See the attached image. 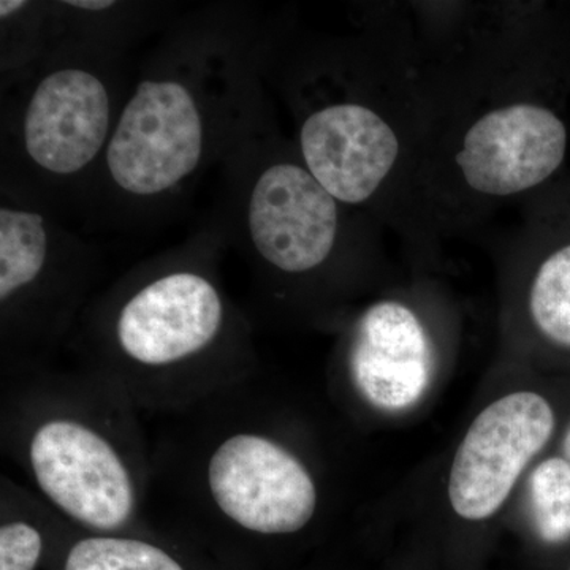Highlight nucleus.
Segmentation results:
<instances>
[{"label":"nucleus","instance_id":"f257e3e1","mask_svg":"<svg viewBox=\"0 0 570 570\" xmlns=\"http://www.w3.org/2000/svg\"><path fill=\"white\" fill-rule=\"evenodd\" d=\"M134 403L102 374L11 390L2 444L33 490L73 527L129 531L148 487Z\"/></svg>","mask_w":570,"mask_h":570},{"label":"nucleus","instance_id":"f03ea898","mask_svg":"<svg viewBox=\"0 0 570 570\" xmlns=\"http://www.w3.org/2000/svg\"><path fill=\"white\" fill-rule=\"evenodd\" d=\"M97 373L134 406L178 409L217 395L245 373L219 285L197 269H171L135 285L104 330Z\"/></svg>","mask_w":570,"mask_h":570},{"label":"nucleus","instance_id":"7ed1b4c3","mask_svg":"<svg viewBox=\"0 0 570 570\" xmlns=\"http://www.w3.org/2000/svg\"><path fill=\"white\" fill-rule=\"evenodd\" d=\"M197 483L214 519L246 534H295L317 512L316 480L306 464L249 423L225 428L206 445Z\"/></svg>","mask_w":570,"mask_h":570},{"label":"nucleus","instance_id":"20e7f679","mask_svg":"<svg viewBox=\"0 0 570 570\" xmlns=\"http://www.w3.org/2000/svg\"><path fill=\"white\" fill-rule=\"evenodd\" d=\"M208 119L200 96L175 77L137 86L108 141V174L122 193L157 197L194 174L205 156Z\"/></svg>","mask_w":570,"mask_h":570},{"label":"nucleus","instance_id":"39448f33","mask_svg":"<svg viewBox=\"0 0 570 570\" xmlns=\"http://www.w3.org/2000/svg\"><path fill=\"white\" fill-rule=\"evenodd\" d=\"M568 141L564 121L546 105L505 100L468 124L452 159L469 193L519 197L560 170Z\"/></svg>","mask_w":570,"mask_h":570},{"label":"nucleus","instance_id":"423d86ee","mask_svg":"<svg viewBox=\"0 0 570 570\" xmlns=\"http://www.w3.org/2000/svg\"><path fill=\"white\" fill-rule=\"evenodd\" d=\"M553 430V411L538 393H510L483 409L461 441L450 471V504L461 519L493 517Z\"/></svg>","mask_w":570,"mask_h":570},{"label":"nucleus","instance_id":"0eeeda50","mask_svg":"<svg viewBox=\"0 0 570 570\" xmlns=\"http://www.w3.org/2000/svg\"><path fill=\"white\" fill-rule=\"evenodd\" d=\"M343 205L302 160H277L255 179L247 228L255 253L281 275L317 272L335 254Z\"/></svg>","mask_w":570,"mask_h":570},{"label":"nucleus","instance_id":"6e6552de","mask_svg":"<svg viewBox=\"0 0 570 570\" xmlns=\"http://www.w3.org/2000/svg\"><path fill=\"white\" fill-rule=\"evenodd\" d=\"M302 163L343 206L376 198L401 165L395 124L373 105L336 100L316 108L299 126Z\"/></svg>","mask_w":570,"mask_h":570},{"label":"nucleus","instance_id":"1a4fd4ad","mask_svg":"<svg viewBox=\"0 0 570 570\" xmlns=\"http://www.w3.org/2000/svg\"><path fill=\"white\" fill-rule=\"evenodd\" d=\"M434 346L419 314L400 299L367 306L352 326L347 370L352 385L371 406L403 411L430 385Z\"/></svg>","mask_w":570,"mask_h":570},{"label":"nucleus","instance_id":"9d476101","mask_svg":"<svg viewBox=\"0 0 570 570\" xmlns=\"http://www.w3.org/2000/svg\"><path fill=\"white\" fill-rule=\"evenodd\" d=\"M111 99L92 71L67 67L37 86L22 119L26 154L51 175L78 174L111 137Z\"/></svg>","mask_w":570,"mask_h":570},{"label":"nucleus","instance_id":"9b49d317","mask_svg":"<svg viewBox=\"0 0 570 570\" xmlns=\"http://www.w3.org/2000/svg\"><path fill=\"white\" fill-rule=\"evenodd\" d=\"M510 249L530 268L524 305L532 328L554 346L570 348V238L549 239L528 224Z\"/></svg>","mask_w":570,"mask_h":570},{"label":"nucleus","instance_id":"f8f14e48","mask_svg":"<svg viewBox=\"0 0 570 570\" xmlns=\"http://www.w3.org/2000/svg\"><path fill=\"white\" fill-rule=\"evenodd\" d=\"M50 235L40 214L0 209V305L3 325L31 302L47 277Z\"/></svg>","mask_w":570,"mask_h":570},{"label":"nucleus","instance_id":"ddd939ff","mask_svg":"<svg viewBox=\"0 0 570 570\" xmlns=\"http://www.w3.org/2000/svg\"><path fill=\"white\" fill-rule=\"evenodd\" d=\"M66 520L37 493L2 479L0 570H36L48 543V528Z\"/></svg>","mask_w":570,"mask_h":570},{"label":"nucleus","instance_id":"4468645a","mask_svg":"<svg viewBox=\"0 0 570 570\" xmlns=\"http://www.w3.org/2000/svg\"><path fill=\"white\" fill-rule=\"evenodd\" d=\"M71 542L62 570H186L170 551L122 532H89Z\"/></svg>","mask_w":570,"mask_h":570},{"label":"nucleus","instance_id":"2eb2a0df","mask_svg":"<svg viewBox=\"0 0 570 570\" xmlns=\"http://www.w3.org/2000/svg\"><path fill=\"white\" fill-rule=\"evenodd\" d=\"M532 520L540 538L549 543L570 539V464L549 459L532 471L530 479Z\"/></svg>","mask_w":570,"mask_h":570},{"label":"nucleus","instance_id":"dca6fc26","mask_svg":"<svg viewBox=\"0 0 570 570\" xmlns=\"http://www.w3.org/2000/svg\"><path fill=\"white\" fill-rule=\"evenodd\" d=\"M67 6L73 7V9L80 10H107L110 9L111 6H115L112 2H67Z\"/></svg>","mask_w":570,"mask_h":570},{"label":"nucleus","instance_id":"f3484780","mask_svg":"<svg viewBox=\"0 0 570 570\" xmlns=\"http://www.w3.org/2000/svg\"><path fill=\"white\" fill-rule=\"evenodd\" d=\"M564 452H566V456H568V461L570 464V426L568 430V434H566V439H564Z\"/></svg>","mask_w":570,"mask_h":570}]
</instances>
